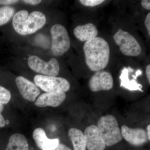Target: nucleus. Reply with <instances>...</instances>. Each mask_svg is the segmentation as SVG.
<instances>
[{"instance_id": "nucleus-1", "label": "nucleus", "mask_w": 150, "mask_h": 150, "mask_svg": "<svg viewBox=\"0 0 150 150\" xmlns=\"http://www.w3.org/2000/svg\"><path fill=\"white\" fill-rule=\"evenodd\" d=\"M87 67L93 72L103 70L107 67L110 57V48L107 41L102 37H96L87 41L83 46Z\"/></svg>"}, {"instance_id": "nucleus-2", "label": "nucleus", "mask_w": 150, "mask_h": 150, "mask_svg": "<svg viewBox=\"0 0 150 150\" xmlns=\"http://www.w3.org/2000/svg\"><path fill=\"white\" fill-rule=\"evenodd\" d=\"M46 17L39 11L30 13L25 10L18 11L14 15L12 25L14 30L21 35H26L36 32L46 23Z\"/></svg>"}, {"instance_id": "nucleus-3", "label": "nucleus", "mask_w": 150, "mask_h": 150, "mask_svg": "<svg viewBox=\"0 0 150 150\" xmlns=\"http://www.w3.org/2000/svg\"><path fill=\"white\" fill-rule=\"evenodd\" d=\"M96 126L107 146H114L123 139L118 120L113 115L108 114L102 116L98 121Z\"/></svg>"}, {"instance_id": "nucleus-4", "label": "nucleus", "mask_w": 150, "mask_h": 150, "mask_svg": "<svg viewBox=\"0 0 150 150\" xmlns=\"http://www.w3.org/2000/svg\"><path fill=\"white\" fill-rule=\"evenodd\" d=\"M115 44L119 47L121 53L129 57H137L142 52L139 41L130 33L120 28L113 36Z\"/></svg>"}, {"instance_id": "nucleus-5", "label": "nucleus", "mask_w": 150, "mask_h": 150, "mask_svg": "<svg viewBox=\"0 0 150 150\" xmlns=\"http://www.w3.org/2000/svg\"><path fill=\"white\" fill-rule=\"evenodd\" d=\"M52 37L51 50L56 56H63L69 51L71 46V40L66 28L60 24H56L51 28Z\"/></svg>"}, {"instance_id": "nucleus-6", "label": "nucleus", "mask_w": 150, "mask_h": 150, "mask_svg": "<svg viewBox=\"0 0 150 150\" xmlns=\"http://www.w3.org/2000/svg\"><path fill=\"white\" fill-rule=\"evenodd\" d=\"M34 81L38 87L46 93H65L71 88L69 81L59 77L37 75L34 77Z\"/></svg>"}, {"instance_id": "nucleus-7", "label": "nucleus", "mask_w": 150, "mask_h": 150, "mask_svg": "<svg viewBox=\"0 0 150 150\" xmlns=\"http://www.w3.org/2000/svg\"><path fill=\"white\" fill-rule=\"evenodd\" d=\"M28 64L33 71L45 76H56L60 71L59 62L54 58L46 62L38 56L33 55L28 57Z\"/></svg>"}, {"instance_id": "nucleus-8", "label": "nucleus", "mask_w": 150, "mask_h": 150, "mask_svg": "<svg viewBox=\"0 0 150 150\" xmlns=\"http://www.w3.org/2000/svg\"><path fill=\"white\" fill-rule=\"evenodd\" d=\"M114 84L112 75L105 70L95 72L88 81L89 88L91 91L97 92L112 89Z\"/></svg>"}, {"instance_id": "nucleus-9", "label": "nucleus", "mask_w": 150, "mask_h": 150, "mask_svg": "<svg viewBox=\"0 0 150 150\" xmlns=\"http://www.w3.org/2000/svg\"><path fill=\"white\" fill-rule=\"evenodd\" d=\"M120 129L123 139L133 146H142L149 141L146 130L143 128H131L123 125Z\"/></svg>"}, {"instance_id": "nucleus-10", "label": "nucleus", "mask_w": 150, "mask_h": 150, "mask_svg": "<svg viewBox=\"0 0 150 150\" xmlns=\"http://www.w3.org/2000/svg\"><path fill=\"white\" fill-rule=\"evenodd\" d=\"M16 83L20 93L26 100L34 102L40 94V90L35 83L26 78L19 76L16 79Z\"/></svg>"}, {"instance_id": "nucleus-11", "label": "nucleus", "mask_w": 150, "mask_h": 150, "mask_svg": "<svg viewBox=\"0 0 150 150\" xmlns=\"http://www.w3.org/2000/svg\"><path fill=\"white\" fill-rule=\"evenodd\" d=\"M88 150H104L106 147L104 141L96 125H90L84 132Z\"/></svg>"}, {"instance_id": "nucleus-12", "label": "nucleus", "mask_w": 150, "mask_h": 150, "mask_svg": "<svg viewBox=\"0 0 150 150\" xmlns=\"http://www.w3.org/2000/svg\"><path fill=\"white\" fill-rule=\"evenodd\" d=\"M66 98V94L63 92L45 93L38 98L35 105L39 107H58L64 102Z\"/></svg>"}, {"instance_id": "nucleus-13", "label": "nucleus", "mask_w": 150, "mask_h": 150, "mask_svg": "<svg viewBox=\"0 0 150 150\" xmlns=\"http://www.w3.org/2000/svg\"><path fill=\"white\" fill-rule=\"evenodd\" d=\"M33 137L38 146L42 150H55L59 144L58 139L48 138L42 128H37L33 131Z\"/></svg>"}, {"instance_id": "nucleus-14", "label": "nucleus", "mask_w": 150, "mask_h": 150, "mask_svg": "<svg viewBox=\"0 0 150 150\" xmlns=\"http://www.w3.org/2000/svg\"><path fill=\"white\" fill-rule=\"evenodd\" d=\"M74 33L78 40L85 43L97 37L98 31L95 25L89 23L77 26L74 29Z\"/></svg>"}, {"instance_id": "nucleus-15", "label": "nucleus", "mask_w": 150, "mask_h": 150, "mask_svg": "<svg viewBox=\"0 0 150 150\" xmlns=\"http://www.w3.org/2000/svg\"><path fill=\"white\" fill-rule=\"evenodd\" d=\"M74 150H86V142L84 133L80 129L72 128L68 132Z\"/></svg>"}, {"instance_id": "nucleus-16", "label": "nucleus", "mask_w": 150, "mask_h": 150, "mask_svg": "<svg viewBox=\"0 0 150 150\" xmlns=\"http://www.w3.org/2000/svg\"><path fill=\"white\" fill-rule=\"evenodd\" d=\"M5 150H29L27 139L21 134H13L9 139Z\"/></svg>"}, {"instance_id": "nucleus-17", "label": "nucleus", "mask_w": 150, "mask_h": 150, "mask_svg": "<svg viewBox=\"0 0 150 150\" xmlns=\"http://www.w3.org/2000/svg\"><path fill=\"white\" fill-rule=\"evenodd\" d=\"M15 9L10 6L0 7V26L6 24L14 16Z\"/></svg>"}, {"instance_id": "nucleus-18", "label": "nucleus", "mask_w": 150, "mask_h": 150, "mask_svg": "<svg viewBox=\"0 0 150 150\" xmlns=\"http://www.w3.org/2000/svg\"><path fill=\"white\" fill-rule=\"evenodd\" d=\"M11 97L10 92L7 89L0 86V103L6 104L8 103Z\"/></svg>"}, {"instance_id": "nucleus-19", "label": "nucleus", "mask_w": 150, "mask_h": 150, "mask_svg": "<svg viewBox=\"0 0 150 150\" xmlns=\"http://www.w3.org/2000/svg\"><path fill=\"white\" fill-rule=\"evenodd\" d=\"M105 1L104 0H80L79 2L81 4L86 7H93L97 6L101 4L104 2Z\"/></svg>"}, {"instance_id": "nucleus-20", "label": "nucleus", "mask_w": 150, "mask_h": 150, "mask_svg": "<svg viewBox=\"0 0 150 150\" xmlns=\"http://www.w3.org/2000/svg\"><path fill=\"white\" fill-rule=\"evenodd\" d=\"M144 24L147 30L148 35L150 36V13L147 15L144 20Z\"/></svg>"}, {"instance_id": "nucleus-21", "label": "nucleus", "mask_w": 150, "mask_h": 150, "mask_svg": "<svg viewBox=\"0 0 150 150\" xmlns=\"http://www.w3.org/2000/svg\"><path fill=\"white\" fill-rule=\"evenodd\" d=\"M19 2L17 0H0V5H8L16 4Z\"/></svg>"}, {"instance_id": "nucleus-22", "label": "nucleus", "mask_w": 150, "mask_h": 150, "mask_svg": "<svg viewBox=\"0 0 150 150\" xmlns=\"http://www.w3.org/2000/svg\"><path fill=\"white\" fill-rule=\"evenodd\" d=\"M141 5L143 8L147 10H150V1L149 0H142L141 1Z\"/></svg>"}, {"instance_id": "nucleus-23", "label": "nucleus", "mask_w": 150, "mask_h": 150, "mask_svg": "<svg viewBox=\"0 0 150 150\" xmlns=\"http://www.w3.org/2000/svg\"><path fill=\"white\" fill-rule=\"evenodd\" d=\"M24 3L26 4H29L32 5H36L40 4L42 2V1L40 0H24L22 1Z\"/></svg>"}, {"instance_id": "nucleus-24", "label": "nucleus", "mask_w": 150, "mask_h": 150, "mask_svg": "<svg viewBox=\"0 0 150 150\" xmlns=\"http://www.w3.org/2000/svg\"><path fill=\"white\" fill-rule=\"evenodd\" d=\"M55 150H72L69 147L63 144H60L58 145Z\"/></svg>"}, {"instance_id": "nucleus-25", "label": "nucleus", "mask_w": 150, "mask_h": 150, "mask_svg": "<svg viewBox=\"0 0 150 150\" xmlns=\"http://www.w3.org/2000/svg\"><path fill=\"white\" fill-rule=\"evenodd\" d=\"M146 74L149 84H150V65L148 64L146 67Z\"/></svg>"}, {"instance_id": "nucleus-26", "label": "nucleus", "mask_w": 150, "mask_h": 150, "mask_svg": "<svg viewBox=\"0 0 150 150\" xmlns=\"http://www.w3.org/2000/svg\"><path fill=\"white\" fill-rule=\"evenodd\" d=\"M5 120L4 118L1 113L0 112V128H3L5 126Z\"/></svg>"}, {"instance_id": "nucleus-27", "label": "nucleus", "mask_w": 150, "mask_h": 150, "mask_svg": "<svg viewBox=\"0 0 150 150\" xmlns=\"http://www.w3.org/2000/svg\"><path fill=\"white\" fill-rule=\"evenodd\" d=\"M146 132L147 135V137L148 138V140L149 141H150V125L149 124L146 127Z\"/></svg>"}, {"instance_id": "nucleus-28", "label": "nucleus", "mask_w": 150, "mask_h": 150, "mask_svg": "<svg viewBox=\"0 0 150 150\" xmlns=\"http://www.w3.org/2000/svg\"><path fill=\"white\" fill-rule=\"evenodd\" d=\"M4 109V106L3 104L0 103V112L1 113Z\"/></svg>"}, {"instance_id": "nucleus-29", "label": "nucleus", "mask_w": 150, "mask_h": 150, "mask_svg": "<svg viewBox=\"0 0 150 150\" xmlns=\"http://www.w3.org/2000/svg\"><path fill=\"white\" fill-rule=\"evenodd\" d=\"M10 123V121H9L8 120H6V121H5L6 125H9Z\"/></svg>"}]
</instances>
